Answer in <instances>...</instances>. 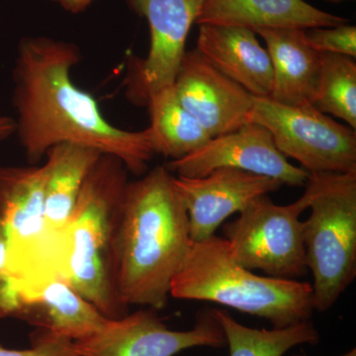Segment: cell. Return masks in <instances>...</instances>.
I'll return each mask as SVG.
<instances>
[{
    "mask_svg": "<svg viewBox=\"0 0 356 356\" xmlns=\"http://www.w3.org/2000/svg\"><path fill=\"white\" fill-rule=\"evenodd\" d=\"M308 192L291 204L278 205L261 196L240 216L224 226L229 254L250 270L267 276L296 280L307 273L304 229L300 220L309 208Z\"/></svg>",
    "mask_w": 356,
    "mask_h": 356,
    "instance_id": "cell-7",
    "label": "cell"
},
{
    "mask_svg": "<svg viewBox=\"0 0 356 356\" xmlns=\"http://www.w3.org/2000/svg\"><path fill=\"white\" fill-rule=\"evenodd\" d=\"M49 1L58 4L67 13L79 14L86 11L91 4L95 3L96 0H49Z\"/></svg>",
    "mask_w": 356,
    "mask_h": 356,
    "instance_id": "cell-23",
    "label": "cell"
},
{
    "mask_svg": "<svg viewBox=\"0 0 356 356\" xmlns=\"http://www.w3.org/2000/svg\"><path fill=\"white\" fill-rule=\"evenodd\" d=\"M304 38L307 44L318 53L356 57V27L348 23L334 27L305 29Z\"/></svg>",
    "mask_w": 356,
    "mask_h": 356,
    "instance_id": "cell-22",
    "label": "cell"
},
{
    "mask_svg": "<svg viewBox=\"0 0 356 356\" xmlns=\"http://www.w3.org/2000/svg\"><path fill=\"white\" fill-rule=\"evenodd\" d=\"M321 76L314 106L356 129V63L339 54L321 53Z\"/></svg>",
    "mask_w": 356,
    "mask_h": 356,
    "instance_id": "cell-21",
    "label": "cell"
},
{
    "mask_svg": "<svg viewBox=\"0 0 356 356\" xmlns=\"http://www.w3.org/2000/svg\"><path fill=\"white\" fill-rule=\"evenodd\" d=\"M172 86L184 108L212 138L248 123L254 96L215 69L196 49L185 51Z\"/></svg>",
    "mask_w": 356,
    "mask_h": 356,
    "instance_id": "cell-13",
    "label": "cell"
},
{
    "mask_svg": "<svg viewBox=\"0 0 356 356\" xmlns=\"http://www.w3.org/2000/svg\"><path fill=\"white\" fill-rule=\"evenodd\" d=\"M306 191L307 268L313 274V307L327 312L356 276V172H313Z\"/></svg>",
    "mask_w": 356,
    "mask_h": 356,
    "instance_id": "cell-5",
    "label": "cell"
},
{
    "mask_svg": "<svg viewBox=\"0 0 356 356\" xmlns=\"http://www.w3.org/2000/svg\"><path fill=\"white\" fill-rule=\"evenodd\" d=\"M127 172L120 159L103 154L84 181L62 238L63 278L109 318L128 314L115 298L110 273L115 222Z\"/></svg>",
    "mask_w": 356,
    "mask_h": 356,
    "instance_id": "cell-4",
    "label": "cell"
},
{
    "mask_svg": "<svg viewBox=\"0 0 356 356\" xmlns=\"http://www.w3.org/2000/svg\"><path fill=\"white\" fill-rule=\"evenodd\" d=\"M341 16L320 10L305 0H206L196 24L310 29L346 24Z\"/></svg>",
    "mask_w": 356,
    "mask_h": 356,
    "instance_id": "cell-17",
    "label": "cell"
},
{
    "mask_svg": "<svg viewBox=\"0 0 356 356\" xmlns=\"http://www.w3.org/2000/svg\"><path fill=\"white\" fill-rule=\"evenodd\" d=\"M16 132L15 119L0 115V142Z\"/></svg>",
    "mask_w": 356,
    "mask_h": 356,
    "instance_id": "cell-24",
    "label": "cell"
},
{
    "mask_svg": "<svg viewBox=\"0 0 356 356\" xmlns=\"http://www.w3.org/2000/svg\"><path fill=\"white\" fill-rule=\"evenodd\" d=\"M103 154L92 147L72 143L56 145L47 152L44 211L46 231L62 245L63 234L84 181Z\"/></svg>",
    "mask_w": 356,
    "mask_h": 356,
    "instance_id": "cell-18",
    "label": "cell"
},
{
    "mask_svg": "<svg viewBox=\"0 0 356 356\" xmlns=\"http://www.w3.org/2000/svg\"><path fill=\"white\" fill-rule=\"evenodd\" d=\"M221 327L229 356H284L295 346H316L320 334L311 320L285 327L252 329L236 322L228 311L213 310Z\"/></svg>",
    "mask_w": 356,
    "mask_h": 356,
    "instance_id": "cell-20",
    "label": "cell"
},
{
    "mask_svg": "<svg viewBox=\"0 0 356 356\" xmlns=\"http://www.w3.org/2000/svg\"><path fill=\"white\" fill-rule=\"evenodd\" d=\"M170 297L213 302L264 318L273 327L311 320L315 311L311 283L257 275L238 264L226 238L216 235L192 242L173 278Z\"/></svg>",
    "mask_w": 356,
    "mask_h": 356,
    "instance_id": "cell-3",
    "label": "cell"
},
{
    "mask_svg": "<svg viewBox=\"0 0 356 356\" xmlns=\"http://www.w3.org/2000/svg\"><path fill=\"white\" fill-rule=\"evenodd\" d=\"M149 28L146 58L134 64L126 79V95L131 102L146 105L152 96L175 83L184 58L192 25L206 0H125Z\"/></svg>",
    "mask_w": 356,
    "mask_h": 356,
    "instance_id": "cell-10",
    "label": "cell"
},
{
    "mask_svg": "<svg viewBox=\"0 0 356 356\" xmlns=\"http://www.w3.org/2000/svg\"><path fill=\"white\" fill-rule=\"evenodd\" d=\"M151 133L154 153L177 159L197 151L212 137L195 117L184 108L173 86L161 89L149 98Z\"/></svg>",
    "mask_w": 356,
    "mask_h": 356,
    "instance_id": "cell-19",
    "label": "cell"
},
{
    "mask_svg": "<svg viewBox=\"0 0 356 356\" xmlns=\"http://www.w3.org/2000/svg\"><path fill=\"white\" fill-rule=\"evenodd\" d=\"M208 63L254 97H269L273 72L266 49L250 28L199 25L197 47Z\"/></svg>",
    "mask_w": 356,
    "mask_h": 356,
    "instance_id": "cell-14",
    "label": "cell"
},
{
    "mask_svg": "<svg viewBox=\"0 0 356 356\" xmlns=\"http://www.w3.org/2000/svg\"><path fill=\"white\" fill-rule=\"evenodd\" d=\"M156 310L147 308L108 318L99 331L74 341L81 356H175L192 348H220L224 334L212 311L204 312L187 331L166 327Z\"/></svg>",
    "mask_w": 356,
    "mask_h": 356,
    "instance_id": "cell-9",
    "label": "cell"
},
{
    "mask_svg": "<svg viewBox=\"0 0 356 356\" xmlns=\"http://www.w3.org/2000/svg\"><path fill=\"white\" fill-rule=\"evenodd\" d=\"M325 1L332 2V3H339V2H343L344 0H325Z\"/></svg>",
    "mask_w": 356,
    "mask_h": 356,
    "instance_id": "cell-28",
    "label": "cell"
},
{
    "mask_svg": "<svg viewBox=\"0 0 356 356\" xmlns=\"http://www.w3.org/2000/svg\"><path fill=\"white\" fill-rule=\"evenodd\" d=\"M16 318L72 341L92 336L109 318L58 276L28 292Z\"/></svg>",
    "mask_w": 356,
    "mask_h": 356,
    "instance_id": "cell-16",
    "label": "cell"
},
{
    "mask_svg": "<svg viewBox=\"0 0 356 356\" xmlns=\"http://www.w3.org/2000/svg\"><path fill=\"white\" fill-rule=\"evenodd\" d=\"M192 245L188 215L165 165L128 182L115 222L110 273L115 298L161 310Z\"/></svg>",
    "mask_w": 356,
    "mask_h": 356,
    "instance_id": "cell-2",
    "label": "cell"
},
{
    "mask_svg": "<svg viewBox=\"0 0 356 356\" xmlns=\"http://www.w3.org/2000/svg\"><path fill=\"white\" fill-rule=\"evenodd\" d=\"M81 60L72 42L35 36L18 44L13 103L28 161L36 165L51 147L72 143L115 156L142 177L156 154L149 128L134 132L110 123L95 98L72 81L70 72Z\"/></svg>",
    "mask_w": 356,
    "mask_h": 356,
    "instance_id": "cell-1",
    "label": "cell"
},
{
    "mask_svg": "<svg viewBox=\"0 0 356 356\" xmlns=\"http://www.w3.org/2000/svg\"><path fill=\"white\" fill-rule=\"evenodd\" d=\"M177 177H201L221 168L264 175L289 186H304L310 173L291 165L274 144L264 126L245 124L238 130L212 138L197 151L172 159L165 165Z\"/></svg>",
    "mask_w": 356,
    "mask_h": 356,
    "instance_id": "cell-11",
    "label": "cell"
},
{
    "mask_svg": "<svg viewBox=\"0 0 356 356\" xmlns=\"http://www.w3.org/2000/svg\"><path fill=\"white\" fill-rule=\"evenodd\" d=\"M255 34L264 40L273 72L269 98L288 106L315 104L321 76V53L296 28H257Z\"/></svg>",
    "mask_w": 356,
    "mask_h": 356,
    "instance_id": "cell-15",
    "label": "cell"
},
{
    "mask_svg": "<svg viewBox=\"0 0 356 356\" xmlns=\"http://www.w3.org/2000/svg\"><path fill=\"white\" fill-rule=\"evenodd\" d=\"M339 356H356L355 348H353V350L348 351V353H343V355H339Z\"/></svg>",
    "mask_w": 356,
    "mask_h": 356,
    "instance_id": "cell-26",
    "label": "cell"
},
{
    "mask_svg": "<svg viewBox=\"0 0 356 356\" xmlns=\"http://www.w3.org/2000/svg\"><path fill=\"white\" fill-rule=\"evenodd\" d=\"M7 241L3 222L0 217V271L3 270L6 264Z\"/></svg>",
    "mask_w": 356,
    "mask_h": 356,
    "instance_id": "cell-25",
    "label": "cell"
},
{
    "mask_svg": "<svg viewBox=\"0 0 356 356\" xmlns=\"http://www.w3.org/2000/svg\"><path fill=\"white\" fill-rule=\"evenodd\" d=\"M248 122L264 126L285 158L313 172H356L355 129L330 118L314 105L288 106L254 97Z\"/></svg>",
    "mask_w": 356,
    "mask_h": 356,
    "instance_id": "cell-8",
    "label": "cell"
},
{
    "mask_svg": "<svg viewBox=\"0 0 356 356\" xmlns=\"http://www.w3.org/2000/svg\"><path fill=\"white\" fill-rule=\"evenodd\" d=\"M44 165L0 166V217L7 241L2 275L18 292L60 276L62 248L44 225Z\"/></svg>",
    "mask_w": 356,
    "mask_h": 356,
    "instance_id": "cell-6",
    "label": "cell"
},
{
    "mask_svg": "<svg viewBox=\"0 0 356 356\" xmlns=\"http://www.w3.org/2000/svg\"><path fill=\"white\" fill-rule=\"evenodd\" d=\"M292 356H309V355H307L306 353H303V351H301V353H294V355H293Z\"/></svg>",
    "mask_w": 356,
    "mask_h": 356,
    "instance_id": "cell-27",
    "label": "cell"
},
{
    "mask_svg": "<svg viewBox=\"0 0 356 356\" xmlns=\"http://www.w3.org/2000/svg\"><path fill=\"white\" fill-rule=\"evenodd\" d=\"M175 185L188 215L192 242H201L215 236L227 218L283 184L264 175L221 168L205 177H175Z\"/></svg>",
    "mask_w": 356,
    "mask_h": 356,
    "instance_id": "cell-12",
    "label": "cell"
}]
</instances>
